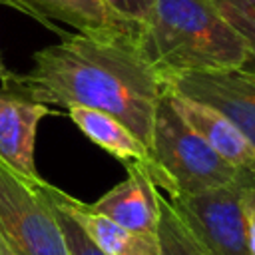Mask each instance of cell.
<instances>
[{
	"label": "cell",
	"instance_id": "obj_1",
	"mask_svg": "<svg viewBox=\"0 0 255 255\" xmlns=\"http://www.w3.org/2000/svg\"><path fill=\"white\" fill-rule=\"evenodd\" d=\"M4 88L58 108H90L120 120L147 149L165 84L131 32L64 34L34 54L24 74Z\"/></svg>",
	"mask_w": 255,
	"mask_h": 255
},
{
	"label": "cell",
	"instance_id": "obj_2",
	"mask_svg": "<svg viewBox=\"0 0 255 255\" xmlns=\"http://www.w3.org/2000/svg\"><path fill=\"white\" fill-rule=\"evenodd\" d=\"M135 40L161 80L243 68L249 48L213 0H153Z\"/></svg>",
	"mask_w": 255,
	"mask_h": 255
},
{
	"label": "cell",
	"instance_id": "obj_3",
	"mask_svg": "<svg viewBox=\"0 0 255 255\" xmlns=\"http://www.w3.org/2000/svg\"><path fill=\"white\" fill-rule=\"evenodd\" d=\"M149 151L163 177L161 193L167 197L201 193L235 183L253 185L179 118L165 92L155 112Z\"/></svg>",
	"mask_w": 255,
	"mask_h": 255
},
{
	"label": "cell",
	"instance_id": "obj_4",
	"mask_svg": "<svg viewBox=\"0 0 255 255\" xmlns=\"http://www.w3.org/2000/svg\"><path fill=\"white\" fill-rule=\"evenodd\" d=\"M36 183L0 161V237L16 255H70L62 227Z\"/></svg>",
	"mask_w": 255,
	"mask_h": 255
},
{
	"label": "cell",
	"instance_id": "obj_5",
	"mask_svg": "<svg viewBox=\"0 0 255 255\" xmlns=\"http://www.w3.org/2000/svg\"><path fill=\"white\" fill-rule=\"evenodd\" d=\"M241 183L167 197L181 223L207 255H251Z\"/></svg>",
	"mask_w": 255,
	"mask_h": 255
},
{
	"label": "cell",
	"instance_id": "obj_6",
	"mask_svg": "<svg viewBox=\"0 0 255 255\" xmlns=\"http://www.w3.org/2000/svg\"><path fill=\"white\" fill-rule=\"evenodd\" d=\"M165 90L203 102L227 116L255 149V74L243 68L187 72L163 80Z\"/></svg>",
	"mask_w": 255,
	"mask_h": 255
},
{
	"label": "cell",
	"instance_id": "obj_7",
	"mask_svg": "<svg viewBox=\"0 0 255 255\" xmlns=\"http://www.w3.org/2000/svg\"><path fill=\"white\" fill-rule=\"evenodd\" d=\"M50 114V106L0 88V161L26 181L42 179L34 163V145L38 126Z\"/></svg>",
	"mask_w": 255,
	"mask_h": 255
},
{
	"label": "cell",
	"instance_id": "obj_8",
	"mask_svg": "<svg viewBox=\"0 0 255 255\" xmlns=\"http://www.w3.org/2000/svg\"><path fill=\"white\" fill-rule=\"evenodd\" d=\"M128 177L108 189L94 203H88L96 213L112 219L129 233L141 237L157 249V187L147 173L137 165L126 167Z\"/></svg>",
	"mask_w": 255,
	"mask_h": 255
},
{
	"label": "cell",
	"instance_id": "obj_9",
	"mask_svg": "<svg viewBox=\"0 0 255 255\" xmlns=\"http://www.w3.org/2000/svg\"><path fill=\"white\" fill-rule=\"evenodd\" d=\"M171 108L179 118L227 163L241 171L255 185V149L239 128L215 108L193 98L165 90Z\"/></svg>",
	"mask_w": 255,
	"mask_h": 255
},
{
	"label": "cell",
	"instance_id": "obj_10",
	"mask_svg": "<svg viewBox=\"0 0 255 255\" xmlns=\"http://www.w3.org/2000/svg\"><path fill=\"white\" fill-rule=\"evenodd\" d=\"M68 118L76 124V128L90 141H94L98 147H102L104 151L114 155L126 167L128 165L141 167L147 173V177L151 179V183L159 191L163 189V177L151 157V151L120 120H116L110 114L82 108V106L68 108Z\"/></svg>",
	"mask_w": 255,
	"mask_h": 255
},
{
	"label": "cell",
	"instance_id": "obj_11",
	"mask_svg": "<svg viewBox=\"0 0 255 255\" xmlns=\"http://www.w3.org/2000/svg\"><path fill=\"white\" fill-rule=\"evenodd\" d=\"M38 189L60 209H64L88 235V239L104 255H157V249L143 241L141 237L120 227L112 219L90 209L88 203L68 195L48 181H38Z\"/></svg>",
	"mask_w": 255,
	"mask_h": 255
},
{
	"label": "cell",
	"instance_id": "obj_12",
	"mask_svg": "<svg viewBox=\"0 0 255 255\" xmlns=\"http://www.w3.org/2000/svg\"><path fill=\"white\" fill-rule=\"evenodd\" d=\"M48 22H64L80 34L131 32L135 26L122 20L106 0H20Z\"/></svg>",
	"mask_w": 255,
	"mask_h": 255
},
{
	"label": "cell",
	"instance_id": "obj_13",
	"mask_svg": "<svg viewBox=\"0 0 255 255\" xmlns=\"http://www.w3.org/2000/svg\"><path fill=\"white\" fill-rule=\"evenodd\" d=\"M157 255H207L177 217L169 199L157 189Z\"/></svg>",
	"mask_w": 255,
	"mask_h": 255
},
{
	"label": "cell",
	"instance_id": "obj_14",
	"mask_svg": "<svg viewBox=\"0 0 255 255\" xmlns=\"http://www.w3.org/2000/svg\"><path fill=\"white\" fill-rule=\"evenodd\" d=\"M227 22L239 32L249 48L243 70L255 74V0H213Z\"/></svg>",
	"mask_w": 255,
	"mask_h": 255
},
{
	"label": "cell",
	"instance_id": "obj_15",
	"mask_svg": "<svg viewBox=\"0 0 255 255\" xmlns=\"http://www.w3.org/2000/svg\"><path fill=\"white\" fill-rule=\"evenodd\" d=\"M42 181V179H40ZM36 187H38V183H36ZM40 191V189H38ZM42 193V191H40ZM42 197L48 201V205L52 207V211H54V215H56V219H58V223H60V227H62V233H64V237H66V245H68V251H70V255H104L90 239H88V235L82 231V227L64 211V209H60L56 203H52L44 193H42Z\"/></svg>",
	"mask_w": 255,
	"mask_h": 255
},
{
	"label": "cell",
	"instance_id": "obj_16",
	"mask_svg": "<svg viewBox=\"0 0 255 255\" xmlns=\"http://www.w3.org/2000/svg\"><path fill=\"white\" fill-rule=\"evenodd\" d=\"M106 2L122 20L129 22L131 26L137 28V24L145 16V12L153 0H106Z\"/></svg>",
	"mask_w": 255,
	"mask_h": 255
},
{
	"label": "cell",
	"instance_id": "obj_17",
	"mask_svg": "<svg viewBox=\"0 0 255 255\" xmlns=\"http://www.w3.org/2000/svg\"><path fill=\"white\" fill-rule=\"evenodd\" d=\"M243 211L247 221V237H249V251L255 255V185L243 187Z\"/></svg>",
	"mask_w": 255,
	"mask_h": 255
},
{
	"label": "cell",
	"instance_id": "obj_18",
	"mask_svg": "<svg viewBox=\"0 0 255 255\" xmlns=\"http://www.w3.org/2000/svg\"><path fill=\"white\" fill-rule=\"evenodd\" d=\"M0 6H6V8H10V10H16V12H20V14H24V16H30V18H34L36 22H40L42 26H46V28H50L52 32H56L58 36H64L66 32H62L54 22H48V20H44V18H40L32 8H28L26 4H22L20 0H0Z\"/></svg>",
	"mask_w": 255,
	"mask_h": 255
},
{
	"label": "cell",
	"instance_id": "obj_19",
	"mask_svg": "<svg viewBox=\"0 0 255 255\" xmlns=\"http://www.w3.org/2000/svg\"><path fill=\"white\" fill-rule=\"evenodd\" d=\"M0 255H16V253L12 251V247H10L2 237H0Z\"/></svg>",
	"mask_w": 255,
	"mask_h": 255
},
{
	"label": "cell",
	"instance_id": "obj_20",
	"mask_svg": "<svg viewBox=\"0 0 255 255\" xmlns=\"http://www.w3.org/2000/svg\"><path fill=\"white\" fill-rule=\"evenodd\" d=\"M10 74H12V72L4 66V62H2V58H0V80H2V82H6V80L10 78Z\"/></svg>",
	"mask_w": 255,
	"mask_h": 255
}]
</instances>
